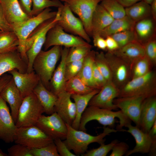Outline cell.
Returning a JSON list of instances; mask_svg holds the SVG:
<instances>
[{
  "label": "cell",
  "mask_w": 156,
  "mask_h": 156,
  "mask_svg": "<svg viewBox=\"0 0 156 156\" xmlns=\"http://www.w3.org/2000/svg\"><path fill=\"white\" fill-rule=\"evenodd\" d=\"M106 49L108 51L112 52L119 48V46L111 36H108L105 38Z\"/></svg>",
  "instance_id": "f5cc1de1"
},
{
  "label": "cell",
  "mask_w": 156,
  "mask_h": 156,
  "mask_svg": "<svg viewBox=\"0 0 156 156\" xmlns=\"http://www.w3.org/2000/svg\"><path fill=\"white\" fill-rule=\"evenodd\" d=\"M61 46H55L48 51L41 50L35 58L33 68L44 86L49 90V82L61 57Z\"/></svg>",
  "instance_id": "3957f363"
},
{
  "label": "cell",
  "mask_w": 156,
  "mask_h": 156,
  "mask_svg": "<svg viewBox=\"0 0 156 156\" xmlns=\"http://www.w3.org/2000/svg\"><path fill=\"white\" fill-rule=\"evenodd\" d=\"M105 54L111 69L112 81L120 89L131 79L130 66L112 52L108 51Z\"/></svg>",
  "instance_id": "7c38bea8"
},
{
  "label": "cell",
  "mask_w": 156,
  "mask_h": 156,
  "mask_svg": "<svg viewBox=\"0 0 156 156\" xmlns=\"http://www.w3.org/2000/svg\"><path fill=\"white\" fill-rule=\"evenodd\" d=\"M0 156H8V155L3 152L2 150L0 149Z\"/></svg>",
  "instance_id": "680465c9"
},
{
  "label": "cell",
  "mask_w": 156,
  "mask_h": 156,
  "mask_svg": "<svg viewBox=\"0 0 156 156\" xmlns=\"http://www.w3.org/2000/svg\"><path fill=\"white\" fill-rule=\"evenodd\" d=\"M129 146L124 142H117L113 146L110 156H122L125 154L129 149Z\"/></svg>",
  "instance_id": "c3c4849f"
},
{
  "label": "cell",
  "mask_w": 156,
  "mask_h": 156,
  "mask_svg": "<svg viewBox=\"0 0 156 156\" xmlns=\"http://www.w3.org/2000/svg\"><path fill=\"white\" fill-rule=\"evenodd\" d=\"M18 2L22 10L27 15L31 17L32 0H19Z\"/></svg>",
  "instance_id": "816d5d0a"
},
{
  "label": "cell",
  "mask_w": 156,
  "mask_h": 156,
  "mask_svg": "<svg viewBox=\"0 0 156 156\" xmlns=\"http://www.w3.org/2000/svg\"><path fill=\"white\" fill-rule=\"evenodd\" d=\"M1 31H0V32Z\"/></svg>",
  "instance_id": "94428289"
},
{
  "label": "cell",
  "mask_w": 156,
  "mask_h": 156,
  "mask_svg": "<svg viewBox=\"0 0 156 156\" xmlns=\"http://www.w3.org/2000/svg\"><path fill=\"white\" fill-rule=\"evenodd\" d=\"M66 3L71 10L82 21L85 29L91 36V21L93 14L99 3L103 0H60Z\"/></svg>",
  "instance_id": "8fae6325"
},
{
  "label": "cell",
  "mask_w": 156,
  "mask_h": 156,
  "mask_svg": "<svg viewBox=\"0 0 156 156\" xmlns=\"http://www.w3.org/2000/svg\"><path fill=\"white\" fill-rule=\"evenodd\" d=\"M66 125L67 129V135L63 141L70 150H73L76 155L84 153L87 151L88 145L96 142L101 145L105 144L104 138L110 133L118 131L112 128L104 126L103 132L96 136H93L86 131L76 129L71 125Z\"/></svg>",
  "instance_id": "7a4b0ae2"
},
{
  "label": "cell",
  "mask_w": 156,
  "mask_h": 156,
  "mask_svg": "<svg viewBox=\"0 0 156 156\" xmlns=\"http://www.w3.org/2000/svg\"><path fill=\"white\" fill-rule=\"evenodd\" d=\"M119 92V89L112 81H107L91 99L88 105L111 110L117 109L118 108L113 101L118 97Z\"/></svg>",
  "instance_id": "4fadbf2b"
},
{
  "label": "cell",
  "mask_w": 156,
  "mask_h": 156,
  "mask_svg": "<svg viewBox=\"0 0 156 156\" xmlns=\"http://www.w3.org/2000/svg\"><path fill=\"white\" fill-rule=\"evenodd\" d=\"M125 9L126 15L135 23L151 16L150 5L142 0Z\"/></svg>",
  "instance_id": "1f68e13d"
},
{
  "label": "cell",
  "mask_w": 156,
  "mask_h": 156,
  "mask_svg": "<svg viewBox=\"0 0 156 156\" xmlns=\"http://www.w3.org/2000/svg\"><path fill=\"white\" fill-rule=\"evenodd\" d=\"M94 46L98 49L105 50L106 49V44L105 38L98 34L92 37Z\"/></svg>",
  "instance_id": "f907efd6"
},
{
  "label": "cell",
  "mask_w": 156,
  "mask_h": 156,
  "mask_svg": "<svg viewBox=\"0 0 156 156\" xmlns=\"http://www.w3.org/2000/svg\"><path fill=\"white\" fill-rule=\"evenodd\" d=\"M128 130L122 129L121 131H125L130 133L135 139L136 145L134 148L128 151L125 156H128L133 153H148L151 146L152 140L148 133L143 132L139 128L131 125V123L125 126Z\"/></svg>",
  "instance_id": "ffe728a7"
},
{
  "label": "cell",
  "mask_w": 156,
  "mask_h": 156,
  "mask_svg": "<svg viewBox=\"0 0 156 156\" xmlns=\"http://www.w3.org/2000/svg\"><path fill=\"white\" fill-rule=\"evenodd\" d=\"M118 142L116 140L112 141L110 143L100 145L99 147L87 151L86 153L81 155L82 156H106L111 151L115 144Z\"/></svg>",
  "instance_id": "b9f144b4"
},
{
  "label": "cell",
  "mask_w": 156,
  "mask_h": 156,
  "mask_svg": "<svg viewBox=\"0 0 156 156\" xmlns=\"http://www.w3.org/2000/svg\"><path fill=\"white\" fill-rule=\"evenodd\" d=\"M27 67V62L22 57L17 49L0 53V78L6 73L14 69L21 73H25Z\"/></svg>",
  "instance_id": "2e32d148"
},
{
  "label": "cell",
  "mask_w": 156,
  "mask_h": 156,
  "mask_svg": "<svg viewBox=\"0 0 156 156\" xmlns=\"http://www.w3.org/2000/svg\"><path fill=\"white\" fill-rule=\"evenodd\" d=\"M71 94L63 91L57 95L54 109L64 122L71 125L76 115L75 104L71 100Z\"/></svg>",
  "instance_id": "ac0fdd59"
},
{
  "label": "cell",
  "mask_w": 156,
  "mask_h": 156,
  "mask_svg": "<svg viewBox=\"0 0 156 156\" xmlns=\"http://www.w3.org/2000/svg\"><path fill=\"white\" fill-rule=\"evenodd\" d=\"M100 90L98 89H95L91 92L83 95H71V98L74 100L75 105L76 111L75 118L71 125L73 128L79 130L80 120L83 113L91 99Z\"/></svg>",
  "instance_id": "f1b7e54d"
},
{
  "label": "cell",
  "mask_w": 156,
  "mask_h": 156,
  "mask_svg": "<svg viewBox=\"0 0 156 156\" xmlns=\"http://www.w3.org/2000/svg\"><path fill=\"white\" fill-rule=\"evenodd\" d=\"M14 142L31 149L45 146L53 142V140L36 125H33L17 127Z\"/></svg>",
  "instance_id": "8992f818"
},
{
  "label": "cell",
  "mask_w": 156,
  "mask_h": 156,
  "mask_svg": "<svg viewBox=\"0 0 156 156\" xmlns=\"http://www.w3.org/2000/svg\"><path fill=\"white\" fill-rule=\"evenodd\" d=\"M57 11H52L50 8H47L35 16L30 18L22 23L12 27L13 31L17 36L19 42L17 50L22 57L28 62L25 50L26 40L30 34L43 22L55 16Z\"/></svg>",
  "instance_id": "5b68a950"
},
{
  "label": "cell",
  "mask_w": 156,
  "mask_h": 156,
  "mask_svg": "<svg viewBox=\"0 0 156 156\" xmlns=\"http://www.w3.org/2000/svg\"><path fill=\"white\" fill-rule=\"evenodd\" d=\"M12 78L11 75L6 73L2 76L0 78V92L10 81Z\"/></svg>",
  "instance_id": "db71d44e"
},
{
  "label": "cell",
  "mask_w": 156,
  "mask_h": 156,
  "mask_svg": "<svg viewBox=\"0 0 156 156\" xmlns=\"http://www.w3.org/2000/svg\"><path fill=\"white\" fill-rule=\"evenodd\" d=\"M89 44L79 36L66 33L57 23L48 32L44 46V49L46 51L52 46H63L70 48Z\"/></svg>",
  "instance_id": "ba28073f"
},
{
  "label": "cell",
  "mask_w": 156,
  "mask_h": 156,
  "mask_svg": "<svg viewBox=\"0 0 156 156\" xmlns=\"http://www.w3.org/2000/svg\"><path fill=\"white\" fill-rule=\"evenodd\" d=\"M57 24L65 32L79 36L89 43L91 41L82 21L79 18L75 16L65 2L61 7L60 17Z\"/></svg>",
  "instance_id": "9c48e42d"
},
{
  "label": "cell",
  "mask_w": 156,
  "mask_h": 156,
  "mask_svg": "<svg viewBox=\"0 0 156 156\" xmlns=\"http://www.w3.org/2000/svg\"><path fill=\"white\" fill-rule=\"evenodd\" d=\"M35 125L53 140L66 138L67 129L66 124L56 112L49 116L42 114Z\"/></svg>",
  "instance_id": "30bf717a"
},
{
  "label": "cell",
  "mask_w": 156,
  "mask_h": 156,
  "mask_svg": "<svg viewBox=\"0 0 156 156\" xmlns=\"http://www.w3.org/2000/svg\"><path fill=\"white\" fill-rule=\"evenodd\" d=\"M93 88L86 85L77 75L66 81L64 90L70 94L83 95L93 90Z\"/></svg>",
  "instance_id": "d6a6232c"
},
{
  "label": "cell",
  "mask_w": 156,
  "mask_h": 156,
  "mask_svg": "<svg viewBox=\"0 0 156 156\" xmlns=\"http://www.w3.org/2000/svg\"><path fill=\"white\" fill-rule=\"evenodd\" d=\"M147 3L150 5L153 0H142Z\"/></svg>",
  "instance_id": "91938a15"
},
{
  "label": "cell",
  "mask_w": 156,
  "mask_h": 156,
  "mask_svg": "<svg viewBox=\"0 0 156 156\" xmlns=\"http://www.w3.org/2000/svg\"><path fill=\"white\" fill-rule=\"evenodd\" d=\"M0 96L9 104L12 116L16 123L18 111L23 99L12 77L0 92Z\"/></svg>",
  "instance_id": "44dd1931"
},
{
  "label": "cell",
  "mask_w": 156,
  "mask_h": 156,
  "mask_svg": "<svg viewBox=\"0 0 156 156\" xmlns=\"http://www.w3.org/2000/svg\"><path fill=\"white\" fill-rule=\"evenodd\" d=\"M155 21L150 17L135 23L134 31L135 40L143 45L155 35Z\"/></svg>",
  "instance_id": "83f0119b"
},
{
  "label": "cell",
  "mask_w": 156,
  "mask_h": 156,
  "mask_svg": "<svg viewBox=\"0 0 156 156\" xmlns=\"http://www.w3.org/2000/svg\"><path fill=\"white\" fill-rule=\"evenodd\" d=\"M19 44L18 38L13 31L0 32V53L17 50Z\"/></svg>",
  "instance_id": "836d02e7"
},
{
  "label": "cell",
  "mask_w": 156,
  "mask_h": 156,
  "mask_svg": "<svg viewBox=\"0 0 156 156\" xmlns=\"http://www.w3.org/2000/svg\"><path fill=\"white\" fill-rule=\"evenodd\" d=\"M119 120V124L116 127L118 131H121L123 127L131 123V120L121 110L114 112L97 107H87L81 116L79 130L86 131V124L95 120L104 126L113 128L116 122V118Z\"/></svg>",
  "instance_id": "6da1fadb"
},
{
  "label": "cell",
  "mask_w": 156,
  "mask_h": 156,
  "mask_svg": "<svg viewBox=\"0 0 156 156\" xmlns=\"http://www.w3.org/2000/svg\"><path fill=\"white\" fill-rule=\"evenodd\" d=\"M148 133L152 140H156V121L153 124Z\"/></svg>",
  "instance_id": "6f0895ef"
},
{
  "label": "cell",
  "mask_w": 156,
  "mask_h": 156,
  "mask_svg": "<svg viewBox=\"0 0 156 156\" xmlns=\"http://www.w3.org/2000/svg\"><path fill=\"white\" fill-rule=\"evenodd\" d=\"M44 113V109L33 92L24 98L19 108L15 125L17 127L35 125Z\"/></svg>",
  "instance_id": "52a82bcc"
},
{
  "label": "cell",
  "mask_w": 156,
  "mask_h": 156,
  "mask_svg": "<svg viewBox=\"0 0 156 156\" xmlns=\"http://www.w3.org/2000/svg\"><path fill=\"white\" fill-rule=\"evenodd\" d=\"M92 45H79L69 48L67 55L66 63L79 60L84 58L91 50Z\"/></svg>",
  "instance_id": "8d00e7d4"
},
{
  "label": "cell",
  "mask_w": 156,
  "mask_h": 156,
  "mask_svg": "<svg viewBox=\"0 0 156 156\" xmlns=\"http://www.w3.org/2000/svg\"><path fill=\"white\" fill-rule=\"evenodd\" d=\"M11 75L23 99L33 92L40 81V79L34 70L30 73H22L14 69L8 72Z\"/></svg>",
  "instance_id": "e0dca14e"
},
{
  "label": "cell",
  "mask_w": 156,
  "mask_h": 156,
  "mask_svg": "<svg viewBox=\"0 0 156 156\" xmlns=\"http://www.w3.org/2000/svg\"><path fill=\"white\" fill-rule=\"evenodd\" d=\"M117 43L119 48L135 40L134 30H127L117 33L111 36Z\"/></svg>",
  "instance_id": "ab89813d"
},
{
  "label": "cell",
  "mask_w": 156,
  "mask_h": 156,
  "mask_svg": "<svg viewBox=\"0 0 156 156\" xmlns=\"http://www.w3.org/2000/svg\"><path fill=\"white\" fill-rule=\"evenodd\" d=\"M96 52L94 50H91L85 57L82 68L77 75L87 86L97 89L93 78V67Z\"/></svg>",
  "instance_id": "4dcf8cb0"
},
{
  "label": "cell",
  "mask_w": 156,
  "mask_h": 156,
  "mask_svg": "<svg viewBox=\"0 0 156 156\" xmlns=\"http://www.w3.org/2000/svg\"><path fill=\"white\" fill-rule=\"evenodd\" d=\"M156 121V95L146 98L141 105L139 128L148 133Z\"/></svg>",
  "instance_id": "7402d4cb"
},
{
  "label": "cell",
  "mask_w": 156,
  "mask_h": 156,
  "mask_svg": "<svg viewBox=\"0 0 156 156\" xmlns=\"http://www.w3.org/2000/svg\"><path fill=\"white\" fill-rule=\"evenodd\" d=\"M155 35L144 45L145 56L153 66L156 65V40Z\"/></svg>",
  "instance_id": "ee69618b"
},
{
  "label": "cell",
  "mask_w": 156,
  "mask_h": 156,
  "mask_svg": "<svg viewBox=\"0 0 156 156\" xmlns=\"http://www.w3.org/2000/svg\"><path fill=\"white\" fill-rule=\"evenodd\" d=\"M33 156H60L53 142L40 148L30 149Z\"/></svg>",
  "instance_id": "60d3db41"
},
{
  "label": "cell",
  "mask_w": 156,
  "mask_h": 156,
  "mask_svg": "<svg viewBox=\"0 0 156 156\" xmlns=\"http://www.w3.org/2000/svg\"><path fill=\"white\" fill-rule=\"evenodd\" d=\"M0 3L6 20L12 27L31 17L22 10L18 0H0Z\"/></svg>",
  "instance_id": "603a6c76"
},
{
  "label": "cell",
  "mask_w": 156,
  "mask_h": 156,
  "mask_svg": "<svg viewBox=\"0 0 156 156\" xmlns=\"http://www.w3.org/2000/svg\"><path fill=\"white\" fill-rule=\"evenodd\" d=\"M114 19L101 5L99 4L93 14L91 19V36L99 34Z\"/></svg>",
  "instance_id": "484cf974"
},
{
  "label": "cell",
  "mask_w": 156,
  "mask_h": 156,
  "mask_svg": "<svg viewBox=\"0 0 156 156\" xmlns=\"http://www.w3.org/2000/svg\"><path fill=\"white\" fill-rule=\"evenodd\" d=\"M125 8L130 7L142 0H116Z\"/></svg>",
  "instance_id": "11a10c76"
},
{
  "label": "cell",
  "mask_w": 156,
  "mask_h": 156,
  "mask_svg": "<svg viewBox=\"0 0 156 156\" xmlns=\"http://www.w3.org/2000/svg\"><path fill=\"white\" fill-rule=\"evenodd\" d=\"M8 156H33L30 149L19 144H16L8 149Z\"/></svg>",
  "instance_id": "f6af8a7d"
},
{
  "label": "cell",
  "mask_w": 156,
  "mask_h": 156,
  "mask_svg": "<svg viewBox=\"0 0 156 156\" xmlns=\"http://www.w3.org/2000/svg\"><path fill=\"white\" fill-rule=\"evenodd\" d=\"M33 92L43 107L44 113L50 115L55 112L54 107L57 96L48 90L40 81L34 90Z\"/></svg>",
  "instance_id": "4316f807"
},
{
  "label": "cell",
  "mask_w": 156,
  "mask_h": 156,
  "mask_svg": "<svg viewBox=\"0 0 156 156\" xmlns=\"http://www.w3.org/2000/svg\"><path fill=\"white\" fill-rule=\"evenodd\" d=\"M114 19L125 16V9L116 0H103L100 4Z\"/></svg>",
  "instance_id": "d590c367"
},
{
  "label": "cell",
  "mask_w": 156,
  "mask_h": 156,
  "mask_svg": "<svg viewBox=\"0 0 156 156\" xmlns=\"http://www.w3.org/2000/svg\"><path fill=\"white\" fill-rule=\"evenodd\" d=\"M84 58L66 64L65 76L66 81L76 76L79 73L83 66Z\"/></svg>",
  "instance_id": "7bdbcfd3"
},
{
  "label": "cell",
  "mask_w": 156,
  "mask_h": 156,
  "mask_svg": "<svg viewBox=\"0 0 156 156\" xmlns=\"http://www.w3.org/2000/svg\"><path fill=\"white\" fill-rule=\"evenodd\" d=\"M16 128L6 102L0 96V139L7 143L14 142Z\"/></svg>",
  "instance_id": "9a60e30c"
},
{
  "label": "cell",
  "mask_w": 156,
  "mask_h": 156,
  "mask_svg": "<svg viewBox=\"0 0 156 156\" xmlns=\"http://www.w3.org/2000/svg\"><path fill=\"white\" fill-rule=\"evenodd\" d=\"M156 95V73L152 70L146 75L128 81L119 89L118 97Z\"/></svg>",
  "instance_id": "277c9868"
},
{
  "label": "cell",
  "mask_w": 156,
  "mask_h": 156,
  "mask_svg": "<svg viewBox=\"0 0 156 156\" xmlns=\"http://www.w3.org/2000/svg\"><path fill=\"white\" fill-rule=\"evenodd\" d=\"M32 8L31 15H37L45 9L51 7H61L63 4L60 0H32Z\"/></svg>",
  "instance_id": "f35d334b"
},
{
  "label": "cell",
  "mask_w": 156,
  "mask_h": 156,
  "mask_svg": "<svg viewBox=\"0 0 156 156\" xmlns=\"http://www.w3.org/2000/svg\"><path fill=\"white\" fill-rule=\"evenodd\" d=\"M131 66L137 60L145 56L144 46L136 40L112 52Z\"/></svg>",
  "instance_id": "d4e9b609"
},
{
  "label": "cell",
  "mask_w": 156,
  "mask_h": 156,
  "mask_svg": "<svg viewBox=\"0 0 156 156\" xmlns=\"http://www.w3.org/2000/svg\"><path fill=\"white\" fill-rule=\"evenodd\" d=\"M93 78L96 88L99 90H100L107 82L97 67L94 62L93 67Z\"/></svg>",
  "instance_id": "bcb514c9"
},
{
  "label": "cell",
  "mask_w": 156,
  "mask_h": 156,
  "mask_svg": "<svg viewBox=\"0 0 156 156\" xmlns=\"http://www.w3.org/2000/svg\"><path fill=\"white\" fill-rule=\"evenodd\" d=\"M135 22L126 15L122 18L114 19L107 27L99 34L100 36L105 38L113 34L130 30H134Z\"/></svg>",
  "instance_id": "f546056e"
},
{
  "label": "cell",
  "mask_w": 156,
  "mask_h": 156,
  "mask_svg": "<svg viewBox=\"0 0 156 156\" xmlns=\"http://www.w3.org/2000/svg\"><path fill=\"white\" fill-rule=\"evenodd\" d=\"M0 30L2 31H13L12 26L6 20L0 3Z\"/></svg>",
  "instance_id": "681fc988"
},
{
  "label": "cell",
  "mask_w": 156,
  "mask_h": 156,
  "mask_svg": "<svg viewBox=\"0 0 156 156\" xmlns=\"http://www.w3.org/2000/svg\"><path fill=\"white\" fill-rule=\"evenodd\" d=\"M153 67L150 60L145 56L139 58L131 66V79L146 75L152 70Z\"/></svg>",
  "instance_id": "e575fe53"
},
{
  "label": "cell",
  "mask_w": 156,
  "mask_h": 156,
  "mask_svg": "<svg viewBox=\"0 0 156 156\" xmlns=\"http://www.w3.org/2000/svg\"><path fill=\"white\" fill-rule=\"evenodd\" d=\"M94 63L97 67L107 81H112L111 69L104 53L96 52Z\"/></svg>",
  "instance_id": "74e56055"
},
{
  "label": "cell",
  "mask_w": 156,
  "mask_h": 156,
  "mask_svg": "<svg viewBox=\"0 0 156 156\" xmlns=\"http://www.w3.org/2000/svg\"><path fill=\"white\" fill-rule=\"evenodd\" d=\"M151 15L155 21L156 20V0H153L150 4Z\"/></svg>",
  "instance_id": "9f6ffc18"
},
{
  "label": "cell",
  "mask_w": 156,
  "mask_h": 156,
  "mask_svg": "<svg viewBox=\"0 0 156 156\" xmlns=\"http://www.w3.org/2000/svg\"><path fill=\"white\" fill-rule=\"evenodd\" d=\"M146 98L142 96L118 97L114 99L113 102L139 128L141 105Z\"/></svg>",
  "instance_id": "5bb4252c"
},
{
  "label": "cell",
  "mask_w": 156,
  "mask_h": 156,
  "mask_svg": "<svg viewBox=\"0 0 156 156\" xmlns=\"http://www.w3.org/2000/svg\"><path fill=\"white\" fill-rule=\"evenodd\" d=\"M69 48L64 47L62 49L61 61L55 69L49 82V90L57 96L64 91L66 81L65 77L66 60Z\"/></svg>",
  "instance_id": "cb8c5ba5"
},
{
  "label": "cell",
  "mask_w": 156,
  "mask_h": 156,
  "mask_svg": "<svg viewBox=\"0 0 156 156\" xmlns=\"http://www.w3.org/2000/svg\"><path fill=\"white\" fill-rule=\"evenodd\" d=\"M61 8H58L56 16L53 20L38 34L30 48L26 51L28 59L27 72L30 73L33 70V64L34 59L38 54L42 50L47 35L49 30L55 25L60 19Z\"/></svg>",
  "instance_id": "d6986e66"
},
{
  "label": "cell",
  "mask_w": 156,
  "mask_h": 156,
  "mask_svg": "<svg viewBox=\"0 0 156 156\" xmlns=\"http://www.w3.org/2000/svg\"><path fill=\"white\" fill-rule=\"evenodd\" d=\"M57 151L60 156H76L70 150L64 141L60 138H57L53 140Z\"/></svg>",
  "instance_id": "7dc6e473"
}]
</instances>
